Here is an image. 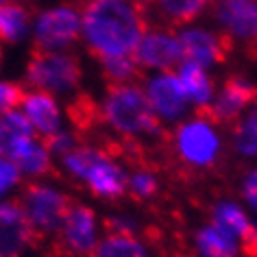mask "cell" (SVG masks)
I'll return each mask as SVG.
<instances>
[{
	"label": "cell",
	"mask_w": 257,
	"mask_h": 257,
	"mask_svg": "<svg viewBox=\"0 0 257 257\" xmlns=\"http://www.w3.org/2000/svg\"><path fill=\"white\" fill-rule=\"evenodd\" d=\"M257 100V87L244 76H229L218 94V98L198 111V118L209 120L211 124H231L237 122L240 113L246 109L250 102Z\"/></svg>",
	"instance_id": "obj_9"
},
{
	"label": "cell",
	"mask_w": 257,
	"mask_h": 257,
	"mask_svg": "<svg viewBox=\"0 0 257 257\" xmlns=\"http://www.w3.org/2000/svg\"><path fill=\"white\" fill-rule=\"evenodd\" d=\"M216 20L222 33L233 42H242L248 53L257 57V0H220Z\"/></svg>",
	"instance_id": "obj_10"
},
{
	"label": "cell",
	"mask_w": 257,
	"mask_h": 257,
	"mask_svg": "<svg viewBox=\"0 0 257 257\" xmlns=\"http://www.w3.org/2000/svg\"><path fill=\"white\" fill-rule=\"evenodd\" d=\"M233 146L240 155L257 157V107L235 126Z\"/></svg>",
	"instance_id": "obj_25"
},
{
	"label": "cell",
	"mask_w": 257,
	"mask_h": 257,
	"mask_svg": "<svg viewBox=\"0 0 257 257\" xmlns=\"http://www.w3.org/2000/svg\"><path fill=\"white\" fill-rule=\"evenodd\" d=\"M35 140L33 136V124L24 113H20L18 109L0 115V151L7 155L11 162L22 149Z\"/></svg>",
	"instance_id": "obj_16"
},
{
	"label": "cell",
	"mask_w": 257,
	"mask_h": 257,
	"mask_svg": "<svg viewBox=\"0 0 257 257\" xmlns=\"http://www.w3.org/2000/svg\"><path fill=\"white\" fill-rule=\"evenodd\" d=\"M0 257H14V255H0Z\"/></svg>",
	"instance_id": "obj_30"
},
{
	"label": "cell",
	"mask_w": 257,
	"mask_h": 257,
	"mask_svg": "<svg viewBox=\"0 0 257 257\" xmlns=\"http://www.w3.org/2000/svg\"><path fill=\"white\" fill-rule=\"evenodd\" d=\"M31 9L16 0L0 3V42H20L29 29Z\"/></svg>",
	"instance_id": "obj_19"
},
{
	"label": "cell",
	"mask_w": 257,
	"mask_h": 257,
	"mask_svg": "<svg viewBox=\"0 0 257 257\" xmlns=\"http://www.w3.org/2000/svg\"><path fill=\"white\" fill-rule=\"evenodd\" d=\"M40 240L20 203H0V255H16Z\"/></svg>",
	"instance_id": "obj_13"
},
{
	"label": "cell",
	"mask_w": 257,
	"mask_h": 257,
	"mask_svg": "<svg viewBox=\"0 0 257 257\" xmlns=\"http://www.w3.org/2000/svg\"><path fill=\"white\" fill-rule=\"evenodd\" d=\"M20 181V168L0 151V198H3L11 188H16Z\"/></svg>",
	"instance_id": "obj_28"
},
{
	"label": "cell",
	"mask_w": 257,
	"mask_h": 257,
	"mask_svg": "<svg viewBox=\"0 0 257 257\" xmlns=\"http://www.w3.org/2000/svg\"><path fill=\"white\" fill-rule=\"evenodd\" d=\"M172 153L179 162L188 168H209L218 159L220 142L211 122L205 118H196L190 122H181L170 136Z\"/></svg>",
	"instance_id": "obj_5"
},
{
	"label": "cell",
	"mask_w": 257,
	"mask_h": 257,
	"mask_svg": "<svg viewBox=\"0 0 257 257\" xmlns=\"http://www.w3.org/2000/svg\"><path fill=\"white\" fill-rule=\"evenodd\" d=\"M24 87L18 83H9V81H0V115L14 111L16 107L22 105L24 98Z\"/></svg>",
	"instance_id": "obj_27"
},
{
	"label": "cell",
	"mask_w": 257,
	"mask_h": 257,
	"mask_svg": "<svg viewBox=\"0 0 257 257\" xmlns=\"http://www.w3.org/2000/svg\"><path fill=\"white\" fill-rule=\"evenodd\" d=\"M196 253L198 257H242V244H237V237L227 233L218 224L211 222L209 227L201 229L196 233Z\"/></svg>",
	"instance_id": "obj_17"
},
{
	"label": "cell",
	"mask_w": 257,
	"mask_h": 257,
	"mask_svg": "<svg viewBox=\"0 0 257 257\" xmlns=\"http://www.w3.org/2000/svg\"><path fill=\"white\" fill-rule=\"evenodd\" d=\"M18 203L24 209L29 222L33 224V229L40 233V237L48 233H57L63 218H66L70 207L74 205V201L68 194L40 183L27 185Z\"/></svg>",
	"instance_id": "obj_6"
},
{
	"label": "cell",
	"mask_w": 257,
	"mask_h": 257,
	"mask_svg": "<svg viewBox=\"0 0 257 257\" xmlns=\"http://www.w3.org/2000/svg\"><path fill=\"white\" fill-rule=\"evenodd\" d=\"M81 35V9L79 5H59L37 18L35 48L59 50L74 44Z\"/></svg>",
	"instance_id": "obj_7"
},
{
	"label": "cell",
	"mask_w": 257,
	"mask_h": 257,
	"mask_svg": "<svg viewBox=\"0 0 257 257\" xmlns=\"http://www.w3.org/2000/svg\"><path fill=\"white\" fill-rule=\"evenodd\" d=\"M177 74H179V79H181V83H183L188 98L194 102L196 111H201V109L211 105L214 85H211V79L205 74V70L201 66H196V63H192V61H181Z\"/></svg>",
	"instance_id": "obj_18"
},
{
	"label": "cell",
	"mask_w": 257,
	"mask_h": 257,
	"mask_svg": "<svg viewBox=\"0 0 257 257\" xmlns=\"http://www.w3.org/2000/svg\"><path fill=\"white\" fill-rule=\"evenodd\" d=\"M102 66V74H105L107 85H120V83H136L138 76L142 74V66L133 55H124V57H113V59H105L100 61Z\"/></svg>",
	"instance_id": "obj_24"
},
{
	"label": "cell",
	"mask_w": 257,
	"mask_h": 257,
	"mask_svg": "<svg viewBox=\"0 0 257 257\" xmlns=\"http://www.w3.org/2000/svg\"><path fill=\"white\" fill-rule=\"evenodd\" d=\"M83 76L81 61L76 55L59 53V50H31L27 63V81L35 89L50 94H66L79 87Z\"/></svg>",
	"instance_id": "obj_4"
},
{
	"label": "cell",
	"mask_w": 257,
	"mask_h": 257,
	"mask_svg": "<svg viewBox=\"0 0 257 257\" xmlns=\"http://www.w3.org/2000/svg\"><path fill=\"white\" fill-rule=\"evenodd\" d=\"M100 118L115 133L128 140L162 133V118L153 107L146 89L138 83L107 85L105 100L100 105Z\"/></svg>",
	"instance_id": "obj_2"
},
{
	"label": "cell",
	"mask_w": 257,
	"mask_h": 257,
	"mask_svg": "<svg viewBox=\"0 0 257 257\" xmlns=\"http://www.w3.org/2000/svg\"><path fill=\"white\" fill-rule=\"evenodd\" d=\"M50 155L53 153L46 149V144L42 140H33L27 149H22L14 157V164L20 168V172H27V175H46V172L53 170Z\"/></svg>",
	"instance_id": "obj_23"
},
{
	"label": "cell",
	"mask_w": 257,
	"mask_h": 257,
	"mask_svg": "<svg viewBox=\"0 0 257 257\" xmlns=\"http://www.w3.org/2000/svg\"><path fill=\"white\" fill-rule=\"evenodd\" d=\"M183 61H192L201 68L224 63L233 50V40L227 33H209L201 29H188L179 35Z\"/></svg>",
	"instance_id": "obj_11"
},
{
	"label": "cell",
	"mask_w": 257,
	"mask_h": 257,
	"mask_svg": "<svg viewBox=\"0 0 257 257\" xmlns=\"http://www.w3.org/2000/svg\"><path fill=\"white\" fill-rule=\"evenodd\" d=\"M81 31L98 61L133 55L149 33V14L136 0H79Z\"/></svg>",
	"instance_id": "obj_1"
},
{
	"label": "cell",
	"mask_w": 257,
	"mask_h": 257,
	"mask_svg": "<svg viewBox=\"0 0 257 257\" xmlns=\"http://www.w3.org/2000/svg\"><path fill=\"white\" fill-rule=\"evenodd\" d=\"M214 224H218L220 229H224L227 233L237 237L242 244V240L248 235V231L253 229V224L246 218V214L233 203H218L214 207Z\"/></svg>",
	"instance_id": "obj_22"
},
{
	"label": "cell",
	"mask_w": 257,
	"mask_h": 257,
	"mask_svg": "<svg viewBox=\"0 0 257 257\" xmlns=\"http://www.w3.org/2000/svg\"><path fill=\"white\" fill-rule=\"evenodd\" d=\"M96 244V214L85 205L74 203L57 229V246L63 255L89 257Z\"/></svg>",
	"instance_id": "obj_8"
},
{
	"label": "cell",
	"mask_w": 257,
	"mask_h": 257,
	"mask_svg": "<svg viewBox=\"0 0 257 257\" xmlns=\"http://www.w3.org/2000/svg\"><path fill=\"white\" fill-rule=\"evenodd\" d=\"M136 59L142 68L170 72L172 68L181 66L183 61L179 35H172L168 31H149L136 48Z\"/></svg>",
	"instance_id": "obj_12"
},
{
	"label": "cell",
	"mask_w": 257,
	"mask_h": 257,
	"mask_svg": "<svg viewBox=\"0 0 257 257\" xmlns=\"http://www.w3.org/2000/svg\"><path fill=\"white\" fill-rule=\"evenodd\" d=\"M89 257H149V253L133 233H109Z\"/></svg>",
	"instance_id": "obj_21"
},
{
	"label": "cell",
	"mask_w": 257,
	"mask_h": 257,
	"mask_svg": "<svg viewBox=\"0 0 257 257\" xmlns=\"http://www.w3.org/2000/svg\"><path fill=\"white\" fill-rule=\"evenodd\" d=\"M126 192L138 201H146L157 192V179L151 170H136L128 177Z\"/></svg>",
	"instance_id": "obj_26"
},
{
	"label": "cell",
	"mask_w": 257,
	"mask_h": 257,
	"mask_svg": "<svg viewBox=\"0 0 257 257\" xmlns=\"http://www.w3.org/2000/svg\"><path fill=\"white\" fill-rule=\"evenodd\" d=\"M166 24H188L205 11L209 0H149Z\"/></svg>",
	"instance_id": "obj_20"
},
{
	"label": "cell",
	"mask_w": 257,
	"mask_h": 257,
	"mask_svg": "<svg viewBox=\"0 0 257 257\" xmlns=\"http://www.w3.org/2000/svg\"><path fill=\"white\" fill-rule=\"evenodd\" d=\"M242 194L246 198V203L257 211V170L246 175V179L242 183Z\"/></svg>",
	"instance_id": "obj_29"
},
{
	"label": "cell",
	"mask_w": 257,
	"mask_h": 257,
	"mask_svg": "<svg viewBox=\"0 0 257 257\" xmlns=\"http://www.w3.org/2000/svg\"><path fill=\"white\" fill-rule=\"evenodd\" d=\"M61 157L66 170L70 175L79 177L81 181H85L92 194L107 198V201H115V198L126 194L128 177L105 151L76 144Z\"/></svg>",
	"instance_id": "obj_3"
},
{
	"label": "cell",
	"mask_w": 257,
	"mask_h": 257,
	"mask_svg": "<svg viewBox=\"0 0 257 257\" xmlns=\"http://www.w3.org/2000/svg\"><path fill=\"white\" fill-rule=\"evenodd\" d=\"M146 94L159 113V118L177 120L188 107V94L177 72H162L153 76L146 85Z\"/></svg>",
	"instance_id": "obj_14"
},
{
	"label": "cell",
	"mask_w": 257,
	"mask_h": 257,
	"mask_svg": "<svg viewBox=\"0 0 257 257\" xmlns=\"http://www.w3.org/2000/svg\"><path fill=\"white\" fill-rule=\"evenodd\" d=\"M24 115L31 120L35 131H40L42 140L59 133V107L50 92L44 89H35V92H27L22 98Z\"/></svg>",
	"instance_id": "obj_15"
}]
</instances>
